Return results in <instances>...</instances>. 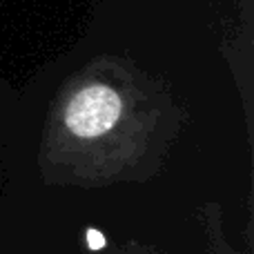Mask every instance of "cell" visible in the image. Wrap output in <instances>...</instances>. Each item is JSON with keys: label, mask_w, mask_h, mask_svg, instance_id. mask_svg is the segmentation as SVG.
Returning a JSON list of instances; mask_svg holds the SVG:
<instances>
[{"label": "cell", "mask_w": 254, "mask_h": 254, "mask_svg": "<svg viewBox=\"0 0 254 254\" xmlns=\"http://www.w3.org/2000/svg\"><path fill=\"white\" fill-rule=\"evenodd\" d=\"M121 110L123 103L112 87L89 85L69 101L65 110V125L76 138H101L119 123Z\"/></svg>", "instance_id": "6da1fadb"}]
</instances>
